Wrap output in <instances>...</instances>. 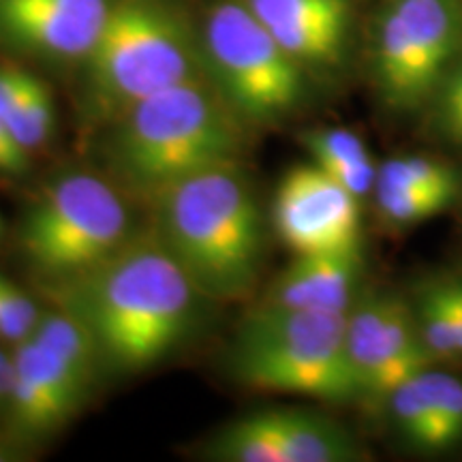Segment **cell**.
<instances>
[{
    "label": "cell",
    "mask_w": 462,
    "mask_h": 462,
    "mask_svg": "<svg viewBox=\"0 0 462 462\" xmlns=\"http://www.w3.org/2000/svg\"><path fill=\"white\" fill-rule=\"evenodd\" d=\"M374 187L437 189L460 193L462 178L452 165L443 161L420 157V154H402V157L385 159L379 165Z\"/></svg>",
    "instance_id": "obj_21"
},
{
    "label": "cell",
    "mask_w": 462,
    "mask_h": 462,
    "mask_svg": "<svg viewBox=\"0 0 462 462\" xmlns=\"http://www.w3.org/2000/svg\"><path fill=\"white\" fill-rule=\"evenodd\" d=\"M56 306L84 323L103 368L135 374L170 356L187 337L198 289L154 229L135 231L82 276L50 285Z\"/></svg>",
    "instance_id": "obj_1"
},
{
    "label": "cell",
    "mask_w": 462,
    "mask_h": 462,
    "mask_svg": "<svg viewBox=\"0 0 462 462\" xmlns=\"http://www.w3.org/2000/svg\"><path fill=\"white\" fill-rule=\"evenodd\" d=\"M415 323L435 364L462 360V306L449 281H437L418 293Z\"/></svg>",
    "instance_id": "obj_18"
},
{
    "label": "cell",
    "mask_w": 462,
    "mask_h": 462,
    "mask_svg": "<svg viewBox=\"0 0 462 462\" xmlns=\"http://www.w3.org/2000/svg\"><path fill=\"white\" fill-rule=\"evenodd\" d=\"M56 123V107L54 97L48 86H45L37 75L31 73L28 78L24 95H22L20 106L15 109L14 120L9 129L15 135V140L24 146L28 152L42 148L50 135L54 133Z\"/></svg>",
    "instance_id": "obj_22"
},
{
    "label": "cell",
    "mask_w": 462,
    "mask_h": 462,
    "mask_svg": "<svg viewBox=\"0 0 462 462\" xmlns=\"http://www.w3.org/2000/svg\"><path fill=\"white\" fill-rule=\"evenodd\" d=\"M17 458H20V456H17L15 448L0 443V462H9V460H17Z\"/></svg>",
    "instance_id": "obj_28"
},
{
    "label": "cell",
    "mask_w": 462,
    "mask_h": 462,
    "mask_svg": "<svg viewBox=\"0 0 462 462\" xmlns=\"http://www.w3.org/2000/svg\"><path fill=\"white\" fill-rule=\"evenodd\" d=\"M302 143L310 161L357 199L364 201L374 193L379 167L356 133L340 126H319L306 131Z\"/></svg>",
    "instance_id": "obj_16"
},
{
    "label": "cell",
    "mask_w": 462,
    "mask_h": 462,
    "mask_svg": "<svg viewBox=\"0 0 462 462\" xmlns=\"http://www.w3.org/2000/svg\"><path fill=\"white\" fill-rule=\"evenodd\" d=\"M204 71L246 126L287 118L304 97V67L245 0H218L201 34Z\"/></svg>",
    "instance_id": "obj_7"
},
{
    "label": "cell",
    "mask_w": 462,
    "mask_h": 462,
    "mask_svg": "<svg viewBox=\"0 0 462 462\" xmlns=\"http://www.w3.org/2000/svg\"><path fill=\"white\" fill-rule=\"evenodd\" d=\"M418 381L429 398L446 449H452L462 441V379L429 366L418 373Z\"/></svg>",
    "instance_id": "obj_23"
},
{
    "label": "cell",
    "mask_w": 462,
    "mask_h": 462,
    "mask_svg": "<svg viewBox=\"0 0 462 462\" xmlns=\"http://www.w3.org/2000/svg\"><path fill=\"white\" fill-rule=\"evenodd\" d=\"M0 234H3V221H0Z\"/></svg>",
    "instance_id": "obj_30"
},
{
    "label": "cell",
    "mask_w": 462,
    "mask_h": 462,
    "mask_svg": "<svg viewBox=\"0 0 462 462\" xmlns=\"http://www.w3.org/2000/svg\"><path fill=\"white\" fill-rule=\"evenodd\" d=\"M362 201L313 161L285 173L276 190L274 225L296 255L362 251Z\"/></svg>",
    "instance_id": "obj_10"
},
{
    "label": "cell",
    "mask_w": 462,
    "mask_h": 462,
    "mask_svg": "<svg viewBox=\"0 0 462 462\" xmlns=\"http://www.w3.org/2000/svg\"><path fill=\"white\" fill-rule=\"evenodd\" d=\"M84 69L86 112L103 126L154 92L206 75L201 42L170 0H112Z\"/></svg>",
    "instance_id": "obj_4"
},
{
    "label": "cell",
    "mask_w": 462,
    "mask_h": 462,
    "mask_svg": "<svg viewBox=\"0 0 462 462\" xmlns=\"http://www.w3.org/2000/svg\"><path fill=\"white\" fill-rule=\"evenodd\" d=\"M462 54V0H390L373 42V75L383 106L413 114L430 106Z\"/></svg>",
    "instance_id": "obj_8"
},
{
    "label": "cell",
    "mask_w": 462,
    "mask_h": 462,
    "mask_svg": "<svg viewBox=\"0 0 462 462\" xmlns=\"http://www.w3.org/2000/svg\"><path fill=\"white\" fill-rule=\"evenodd\" d=\"M449 285H452V291L456 293V298H458V302L462 306V276H458V279H448Z\"/></svg>",
    "instance_id": "obj_29"
},
{
    "label": "cell",
    "mask_w": 462,
    "mask_h": 462,
    "mask_svg": "<svg viewBox=\"0 0 462 462\" xmlns=\"http://www.w3.org/2000/svg\"><path fill=\"white\" fill-rule=\"evenodd\" d=\"M268 32L304 69L345 60L351 31L349 0H245Z\"/></svg>",
    "instance_id": "obj_14"
},
{
    "label": "cell",
    "mask_w": 462,
    "mask_h": 462,
    "mask_svg": "<svg viewBox=\"0 0 462 462\" xmlns=\"http://www.w3.org/2000/svg\"><path fill=\"white\" fill-rule=\"evenodd\" d=\"M346 356L362 396L388 398L407 379L435 366L421 343L413 306L396 293H368L345 317Z\"/></svg>",
    "instance_id": "obj_9"
},
{
    "label": "cell",
    "mask_w": 462,
    "mask_h": 462,
    "mask_svg": "<svg viewBox=\"0 0 462 462\" xmlns=\"http://www.w3.org/2000/svg\"><path fill=\"white\" fill-rule=\"evenodd\" d=\"M373 195L381 218L394 227H411V225L443 215L460 198V193H454V190L392 187H374Z\"/></svg>",
    "instance_id": "obj_20"
},
{
    "label": "cell",
    "mask_w": 462,
    "mask_h": 462,
    "mask_svg": "<svg viewBox=\"0 0 462 462\" xmlns=\"http://www.w3.org/2000/svg\"><path fill=\"white\" fill-rule=\"evenodd\" d=\"M106 126L109 178L148 204L193 173L240 163L248 129L208 75L154 92Z\"/></svg>",
    "instance_id": "obj_2"
},
{
    "label": "cell",
    "mask_w": 462,
    "mask_h": 462,
    "mask_svg": "<svg viewBox=\"0 0 462 462\" xmlns=\"http://www.w3.org/2000/svg\"><path fill=\"white\" fill-rule=\"evenodd\" d=\"M129 195L99 173H62L22 223L20 246L50 285L82 276L135 234Z\"/></svg>",
    "instance_id": "obj_6"
},
{
    "label": "cell",
    "mask_w": 462,
    "mask_h": 462,
    "mask_svg": "<svg viewBox=\"0 0 462 462\" xmlns=\"http://www.w3.org/2000/svg\"><path fill=\"white\" fill-rule=\"evenodd\" d=\"M31 171V152L15 140L9 126L0 120V173L3 176H24Z\"/></svg>",
    "instance_id": "obj_26"
},
{
    "label": "cell",
    "mask_w": 462,
    "mask_h": 462,
    "mask_svg": "<svg viewBox=\"0 0 462 462\" xmlns=\"http://www.w3.org/2000/svg\"><path fill=\"white\" fill-rule=\"evenodd\" d=\"M218 462H346L357 458L351 437L319 415L270 409L231 421L206 448Z\"/></svg>",
    "instance_id": "obj_11"
},
{
    "label": "cell",
    "mask_w": 462,
    "mask_h": 462,
    "mask_svg": "<svg viewBox=\"0 0 462 462\" xmlns=\"http://www.w3.org/2000/svg\"><path fill=\"white\" fill-rule=\"evenodd\" d=\"M152 229L198 289L212 300H238L259 279L263 223L238 163L198 171L150 201Z\"/></svg>",
    "instance_id": "obj_3"
},
{
    "label": "cell",
    "mask_w": 462,
    "mask_h": 462,
    "mask_svg": "<svg viewBox=\"0 0 462 462\" xmlns=\"http://www.w3.org/2000/svg\"><path fill=\"white\" fill-rule=\"evenodd\" d=\"M15 383V362L14 354L7 356L0 351V409H7L11 392Z\"/></svg>",
    "instance_id": "obj_27"
},
{
    "label": "cell",
    "mask_w": 462,
    "mask_h": 462,
    "mask_svg": "<svg viewBox=\"0 0 462 462\" xmlns=\"http://www.w3.org/2000/svg\"><path fill=\"white\" fill-rule=\"evenodd\" d=\"M31 338L54 354L86 392L92 390L99 373L106 371L92 334L78 317L60 306L43 310Z\"/></svg>",
    "instance_id": "obj_17"
},
{
    "label": "cell",
    "mask_w": 462,
    "mask_h": 462,
    "mask_svg": "<svg viewBox=\"0 0 462 462\" xmlns=\"http://www.w3.org/2000/svg\"><path fill=\"white\" fill-rule=\"evenodd\" d=\"M429 107L437 135L462 150V54L439 84Z\"/></svg>",
    "instance_id": "obj_25"
},
{
    "label": "cell",
    "mask_w": 462,
    "mask_h": 462,
    "mask_svg": "<svg viewBox=\"0 0 462 462\" xmlns=\"http://www.w3.org/2000/svg\"><path fill=\"white\" fill-rule=\"evenodd\" d=\"M112 0H0V43L54 62L88 56Z\"/></svg>",
    "instance_id": "obj_12"
},
{
    "label": "cell",
    "mask_w": 462,
    "mask_h": 462,
    "mask_svg": "<svg viewBox=\"0 0 462 462\" xmlns=\"http://www.w3.org/2000/svg\"><path fill=\"white\" fill-rule=\"evenodd\" d=\"M362 251L298 255L274 281L263 306L315 313H346L356 302Z\"/></svg>",
    "instance_id": "obj_15"
},
{
    "label": "cell",
    "mask_w": 462,
    "mask_h": 462,
    "mask_svg": "<svg viewBox=\"0 0 462 462\" xmlns=\"http://www.w3.org/2000/svg\"><path fill=\"white\" fill-rule=\"evenodd\" d=\"M42 310L14 281L0 274V338L9 345H20L32 337Z\"/></svg>",
    "instance_id": "obj_24"
},
{
    "label": "cell",
    "mask_w": 462,
    "mask_h": 462,
    "mask_svg": "<svg viewBox=\"0 0 462 462\" xmlns=\"http://www.w3.org/2000/svg\"><path fill=\"white\" fill-rule=\"evenodd\" d=\"M385 401L398 432L407 439L409 446L420 452H448L418 374L398 385Z\"/></svg>",
    "instance_id": "obj_19"
},
{
    "label": "cell",
    "mask_w": 462,
    "mask_h": 462,
    "mask_svg": "<svg viewBox=\"0 0 462 462\" xmlns=\"http://www.w3.org/2000/svg\"><path fill=\"white\" fill-rule=\"evenodd\" d=\"M15 383L7 411L20 437H48L60 430L88 398L82 385L42 343L28 338L14 346Z\"/></svg>",
    "instance_id": "obj_13"
},
{
    "label": "cell",
    "mask_w": 462,
    "mask_h": 462,
    "mask_svg": "<svg viewBox=\"0 0 462 462\" xmlns=\"http://www.w3.org/2000/svg\"><path fill=\"white\" fill-rule=\"evenodd\" d=\"M345 317L262 304L236 337V377L248 388L328 402L362 398L346 356Z\"/></svg>",
    "instance_id": "obj_5"
}]
</instances>
